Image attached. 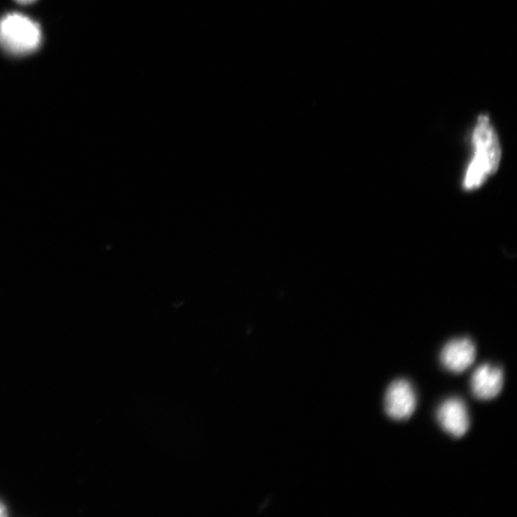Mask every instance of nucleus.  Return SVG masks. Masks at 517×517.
Here are the masks:
<instances>
[{"label":"nucleus","instance_id":"1","mask_svg":"<svg viewBox=\"0 0 517 517\" xmlns=\"http://www.w3.org/2000/svg\"><path fill=\"white\" fill-rule=\"evenodd\" d=\"M472 157L463 178V189L473 192L481 188L498 171L502 145L494 121L488 114H480L470 133Z\"/></svg>","mask_w":517,"mask_h":517},{"label":"nucleus","instance_id":"2","mask_svg":"<svg viewBox=\"0 0 517 517\" xmlns=\"http://www.w3.org/2000/svg\"><path fill=\"white\" fill-rule=\"evenodd\" d=\"M42 31L38 23L19 14H9L0 20V44L6 51L28 53L38 48Z\"/></svg>","mask_w":517,"mask_h":517},{"label":"nucleus","instance_id":"3","mask_svg":"<svg viewBox=\"0 0 517 517\" xmlns=\"http://www.w3.org/2000/svg\"><path fill=\"white\" fill-rule=\"evenodd\" d=\"M417 398L408 380L394 381L386 396V411L393 420H408L416 410Z\"/></svg>","mask_w":517,"mask_h":517},{"label":"nucleus","instance_id":"4","mask_svg":"<svg viewBox=\"0 0 517 517\" xmlns=\"http://www.w3.org/2000/svg\"><path fill=\"white\" fill-rule=\"evenodd\" d=\"M476 358V349L469 338L449 342L441 353V361L449 371L460 374L469 369Z\"/></svg>","mask_w":517,"mask_h":517},{"label":"nucleus","instance_id":"5","mask_svg":"<svg viewBox=\"0 0 517 517\" xmlns=\"http://www.w3.org/2000/svg\"><path fill=\"white\" fill-rule=\"evenodd\" d=\"M438 421L455 438H461L470 428V417L465 404L459 399H450L442 403L437 413Z\"/></svg>","mask_w":517,"mask_h":517},{"label":"nucleus","instance_id":"6","mask_svg":"<svg viewBox=\"0 0 517 517\" xmlns=\"http://www.w3.org/2000/svg\"><path fill=\"white\" fill-rule=\"evenodd\" d=\"M503 372L500 368L489 364L480 366L472 378L473 395L481 401L497 398L503 389Z\"/></svg>","mask_w":517,"mask_h":517},{"label":"nucleus","instance_id":"7","mask_svg":"<svg viewBox=\"0 0 517 517\" xmlns=\"http://www.w3.org/2000/svg\"><path fill=\"white\" fill-rule=\"evenodd\" d=\"M8 515L7 509L4 506V504L0 502V517H5Z\"/></svg>","mask_w":517,"mask_h":517},{"label":"nucleus","instance_id":"8","mask_svg":"<svg viewBox=\"0 0 517 517\" xmlns=\"http://www.w3.org/2000/svg\"><path fill=\"white\" fill-rule=\"evenodd\" d=\"M15 2L22 5H27L34 4L36 0H15Z\"/></svg>","mask_w":517,"mask_h":517}]
</instances>
